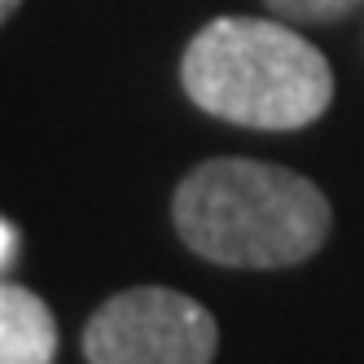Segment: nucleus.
<instances>
[{"label":"nucleus","instance_id":"obj_5","mask_svg":"<svg viewBox=\"0 0 364 364\" xmlns=\"http://www.w3.org/2000/svg\"><path fill=\"white\" fill-rule=\"evenodd\" d=\"M264 5L285 22H333L360 9L364 0H264Z\"/></svg>","mask_w":364,"mask_h":364},{"label":"nucleus","instance_id":"obj_7","mask_svg":"<svg viewBox=\"0 0 364 364\" xmlns=\"http://www.w3.org/2000/svg\"><path fill=\"white\" fill-rule=\"evenodd\" d=\"M18 5H22V0H0V27L9 22V14H18Z\"/></svg>","mask_w":364,"mask_h":364},{"label":"nucleus","instance_id":"obj_3","mask_svg":"<svg viewBox=\"0 0 364 364\" xmlns=\"http://www.w3.org/2000/svg\"><path fill=\"white\" fill-rule=\"evenodd\" d=\"M215 347V316L167 285H136L106 299L84 329L88 364H211Z\"/></svg>","mask_w":364,"mask_h":364},{"label":"nucleus","instance_id":"obj_6","mask_svg":"<svg viewBox=\"0 0 364 364\" xmlns=\"http://www.w3.org/2000/svg\"><path fill=\"white\" fill-rule=\"evenodd\" d=\"M14 255H18V232L9 220H0V272L14 264Z\"/></svg>","mask_w":364,"mask_h":364},{"label":"nucleus","instance_id":"obj_2","mask_svg":"<svg viewBox=\"0 0 364 364\" xmlns=\"http://www.w3.org/2000/svg\"><path fill=\"white\" fill-rule=\"evenodd\" d=\"M180 84L198 110L259 132H294L333 101V70L272 18H215L189 40Z\"/></svg>","mask_w":364,"mask_h":364},{"label":"nucleus","instance_id":"obj_1","mask_svg":"<svg viewBox=\"0 0 364 364\" xmlns=\"http://www.w3.org/2000/svg\"><path fill=\"white\" fill-rule=\"evenodd\" d=\"M171 220L180 242L220 268H294L325 246L333 211L290 167L211 159L180 180Z\"/></svg>","mask_w":364,"mask_h":364},{"label":"nucleus","instance_id":"obj_4","mask_svg":"<svg viewBox=\"0 0 364 364\" xmlns=\"http://www.w3.org/2000/svg\"><path fill=\"white\" fill-rule=\"evenodd\" d=\"M58 321L48 303L22 285L0 281V364H53Z\"/></svg>","mask_w":364,"mask_h":364}]
</instances>
